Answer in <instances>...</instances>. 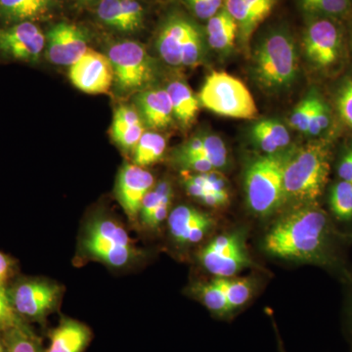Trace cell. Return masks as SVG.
<instances>
[{"mask_svg":"<svg viewBox=\"0 0 352 352\" xmlns=\"http://www.w3.org/2000/svg\"><path fill=\"white\" fill-rule=\"evenodd\" d=\"M330 227L328 215L318 206H295L271 226L264 249L282 259L323 261L330 245Z\"/></svg>","mask_w":352,"mask_h":352,"instance_id":"1","label":"cell"},{"mask_svg":"<svg viewBox=\"0 0 352 352\" xmlns=\"http://www.w3.org/2000/svg\"><path fill=\"white\" fill-rule=\"evenodd\" d=\"M330 175V151L321 142L310 143L286 157L284 166L285 203L315 204Z\"/></svg>","mask_w":352,"mask_h":352,"instance_id":"2","label":"cell"},{"mask_svg":"<svg viewBox=\"0 0 352 352\" xmlns=\"http://www.w3.org/2000/svg\"><path fill=\"white\" fill-rule=\"evenodd\" d=\"M300 62L295 41L288 32L273 31L254 48L252 73L265 91L288 89L298 78Z\"/></svg>","mask_w":352,"mask_h":352,"instance_id":"3","label":"cell"},{"mask_svg":"<svg viewBox=\"0 0 352 352\" xmlns=\"http://www.w3.org/2000/svg\"><path fill=\"white\" fill-rule=\"evenodd\" d=\"M286 155L256 157L245 173L248 207L259 217L274 214L285 204L284 166Z\"/></svg>","mask_w":352,"mask_h":352,"instance_id":"4","label":"cell"},{"mask_svg":"<svg viewBox=\"0 0 352 352\" xmlns=\"http://www.w3.org/2000/svg\"><path fill=\"white\" fill-rule=\"evenodd\" d=\"M82 245L90 258L113 268L126 267L138 256V250L126 229L107 215H97L88 222Z\"/></svg>","mask_w":352,"mask_h":352,"instance_id":"5","label":"cell"},{"mask_svg":"<svg viewBox=\"0 0 352 352\" xmlns=\"http://www.w3.org/2000/svg\"><path fill=\"white\" fill-rule=\"evenodd\" d=\"M201 105L221 117L252 120L258 107L249 88L235 76L212 72L207 76L199 94Z\"/></svg>","mask_w":352,"mask_h":352,"instance_id":"6","label":"cell"},{"mask_svg":"<svg viewBox=\"0 0 352 352\" xmlns=\"http://www.w3.org/2000/svg\"><path fill=\"white\" fill-rule=\"evenodd\" d=\"M160 57L173 67L199 66L206 56L203 34L191 21L173 16L160 30L156 43Z\"/></svg>","mask_w":352,"mask_h":352,"instance_id":"7","label":"cell"},{"mask_svg":"<svg viewBox=\"0 0 352 352\" xmlns=\"http://www.w3.org/2000/svg\"><path fill=\"white\" fill-rule=\"evenodd\" d=\"M108 57L112 64L113 83L122 94L144 89L154 80L152 58L140 43L122 41L113 44Z\"/></svg>","mask_w":352,"mask_h":352,"instance_id":"8","label":"cell"},{"mask_svg":"<svg viewBox=\"0 0 352 352\" xmlns=\"http://www.w3.org/2000/svg\"><path fill=\"white\" fill-rule=\"evenodd\" d=\"M203 267L215 277H235L236 274L252 265L244 240L238 233L217 236L199 252Z\"/></svg>","mask_w":352,"mask_h":352,"instance_id":"9","label":"cell"},{"mask_svg":"<svg viewBox=\"0 0 352 352\" xmlns=\"http://www.w3.org/2000/svg\"><path fill=\"white\" fill-rule=\"evenodd\" d=\"M302 48L308 62L314 68H333L339 63L342 54V32L329 18L315 19L305 30Z\"/></svg>","mask_w":352,"mask_h":352,"instance_id":"10","label":"cell"},{"mask_svg":"<svg viewBox=\"0 0 352 352\" xmlns=\"http://www.w3.org/2000/svg\"><path fill=\"white\" fill-rule=\"evenodd\" d=\"M9 293L21 317L41 320L57 307L62 289L47 280L27 279L14 285Z\"/></svg>","mask_w":352,"mask_h":352,"instance_id":"11","label":"cell"},{"mask_svg":"<svg viewBox=\"0 0 352 352\" xmlns=\"http://www.w3.org/2000/svg\"><path fill=\"white\" fill-rule=\"evenodd\" d=\"M69 78L74 87L87 94H106L113 83L112 64L106 55L89 50L69 66Z\"/></svg>","mask_w":352,"mask_h":352,"instance_id":"12","label":"cell"},{"mask_svg":"<svg viewBox=\"0 0 352 352\" xmlns=\"http://www.w3.org/2000/svg\"><path fill=\"white\" fill-rule=\"evenodd\" d=\"M45 43L43 32L32 22L0 28V53L11 59L28 63L36 62Z\"/></svg>","mask_w":352,"mask_h":352,"instance_id":"13","label":"cell"},{"mask_svg":"<svg viewBox=\"0 0 352 352\" xmlns=\"http://www.w3.org/2000/svg\"><path fill=\"white\" fill-rule=\"evenodd\" d=\"M154 186V176L145 168L126 164L120 168L116 183V197L129 220L135 221L138 219L143 200Z\"/></svg>","mask_w":352,"mask_h":352,"instance_id":"14","label":"cell"},{"mask_svg":"<svg viewBox=\"0 0 352 352\" xmlns=\"http://www.w3.org/2000/svg\"><path fill=\"white\" fill-rule=\"evenodd\" d=\"M88 50L87 38L76 25L60 23L46 38V55L52 64L72 66Z\"/></svg>","mask_w":352,"mask_h":352,"instance_id":"15","label":"cell"},{"mask_svg":"<svg viewBox=\"0 0 352 352\" xmlns=\"http://www.w3.org/2000/svg\"><path fill=\"white\" fill-rule=\"evenodd\" d=\"M171 238L178 245H192L201 242L214 227L210 215L190 206H178L168 217Z\"/></svg>","mask_w":352,"mask_h":352,"instance_id":"16","label":"cell"},{"mask_svg":"<svg viewBox=\"0 0 352 352\" xmlns=\"http://www.w3.org/2000/svg\"><path fill=\"white\" fill-rule=\"evenodd\" d=\"M182 179L188 195L203 205L214 208L228 205L230 194L226 179L217 170L206 173L184 170Z\"/></svg>","mask_w":352,"mask_h":352,"instance_id":"17","label":"cell"},{"mask_svg":"<svg viewBox=\"0 0 352 352\" xmlns=\"http://www.w3.org/2000/svg\"><path fill=\"white\" fill-rule=\"evenodd\" d=\"M277 0H226V9L239 28L242 43H249L258 25L272 11Z\"/></svg>","mask_w":352,"mask_h":352,"instance_id":"18","label":"cell"},{"mask_svg":"<svg viewBox=\"0 0 352 352\" xmlns=\"http://www.w3.org/2000/svg\"><path fill=\"white\" fill-rule=\"evenodd\" d=\"M135 102L143 122L150 129H164L173 124V106L166 89H146L136 96Z\"/></svg>","mask_w":352,"mask_h":352,"instance_id":"19","label":"cell"},{"mask_svg":"<svg viewBox=\"0 0 352 352\" xmlns=\"http://www.w3.org/2000/svg\"><path fill=\"white\" fill-rule=\"evenodd\" d=\"M144 124L138 108L122 105L113 113L111 135L120 148L133 152L145 132Z\"/></svg>","mask_w":352,"mask_h":352,"instance_id":"20","label":"cell"},{"mask_svg":"<svg viewBox=\"0 0 352 352\" xmlns=\"http://www.w3.org/2000/svg\"><path fill=\"white\" fill-rule=\"evenodd\" d=\"M173 196V187L168 182L157 183L146 195L139 217L147 228L156 229L168 220Z\"/></svg>","mask_w":352,"mask_h":352,"instance_id":"21","label":"cell"},{"mask_svg":"<svg viewBox=\"0 0 352 352\" xmlns=\"http://www.w3.org/2000/svg\"><path fill=\"white\" fill-rule=\"evenodd\" d=\"M91 339V333L80 322L65 319L50 333L45 352H82Z\"/></svg>","mask_w":352,"mask_h":352,"instance_id":"22","label":"cell"},{"mask_svg":"<svg viewBox=\"0 0 352 352\" xmlns=\"http://www.w3.org/2000/svg\"><path fill=\"white\" fill-rule=\"evenodd\" d=\"M252 141L265 155L279 154L291 143L287 127L277 120H261L252 127Z\"/></svg>","mask_w":352,"mask_h":352,"instance_id":"23","label":"cell"},{"mask_svg":"<svg viewBox=\"0 0 352 352\" xmlns=\"http://www.w3.org/2000/svg\"><path fill=\"white\" fill-rule=\"evenodd\" d=\"M173 106V118L182 126L189 127L195 122L200 111V100L191 87L182 80H173L166 87Z\"/></svg>","mask_w":352,"mask_h":352,"instance_id":"24","label":"cell"},{"mask_svg":"<svg viewBox=\"0 0 352 352\" xmlns=\"http://www.w3.org/2000/svg\"><path fill=\"white\" fill-rule=\"evenodd\" d=\"M53 0H0V17L9 23L32 22L50 13Z\"/></svg>","mask_w":352,"mask_h":352,"instance_id":"25","label":"cell"},{"mask_svg":"<svg viewBox=\"0 0 352 352\" xmlns=\"http://www.w3.org/2000/svg\"><path fill=\"white\" fill-rule=\"evenodd\" d=\"M239 28L232 16L226 8L208 20V43L212 50L219 52H227L233 47Z\"/></svg>","mask_w":352,"mask_h":352,"instance_id":"26","label":"cell"},{"mask_svg":"<svg viewBox=\"0 0 352 352\" xmlns=\"http://www.w3.org/2000/svg\"><path fill=\"white\" fill-rule=\"evenodd\" d=\"M166 149V139L157 132L145 131L133 150V164L146 166L161 161Z\"/></svg>","mask_w":352,"mask_h":352,"instance_id":"27","label":"cell"},{"mask_svg":"<svg viewBox=\"0 0 352 352\" xmlns=\"http://www.w3.org/2000/svg\"><path fill=\"white\" fill-rule=\"evenodd\" d=\"M215 278L223 289L231 311L243 307L252 298L254 287L251 280L237 277Z\"/></svg>","mask_w":352,"mask_h":352,"instance_id":"28","label":"cell"},{"mask_svg":"<svg viewBox=\"0 0 352 352\" xmlns=\"http://www.w3.org/2000/svg\"><path fill=\"white\" fill-rule=\"evenodd\" d=\"M193 291L197 298L214 314L222 315L231 311L223 289L217 278L208 283L196 285Z\"/></svg>","mask_w":352,"mask_h":352,"instance_id":"29","label":"cell"},{"mask_svg":"<svg viewBox=\"0 0 352 352\" xmlns=\"http://www.w3.org/2000/svg\"><path fill=\"white\" fill-rule=\"evenodd\" d=\"M4 333L6 352H41L38 339L25 324Z\"/></svg>","mask_w":352,"mask_h":352,"instance_id":"30","label":"cell"},{"mask_svg":"<svg viewBox=\"0 0 352 352\" xmlns=\"http://www.w3.org/2000/svg\"><path fill=\"white\" fill-rule=\"evenodd\" d=\"M330 207L338 219H352V183L342 180L333 185L330 194Z\"/></svg>","mask_w":352,"mask_h":352,"instance_id":"31","label":"cell"},{"mask_svg":"<svg viewBox=\"0 0 352 352\" xmlns=\"http://www.w3.org/2000/svg\"><path fill=\"white\" fill-rule=\"evenodd\" d=\"M303 10L326 18L342 17L349 12L351 0H298Z\"/></svg>","mask_w":352,"mask_h":352,"instance_id":"32","label":"cell"},{"mask_svg":"<svg viewBox=\"0 0 352 352\" xmlns=\"http://www.w3.org/2000/svg\"><path fill=\"white\" fill-rule=\"evenodd\" d=\"M201 150L199 154L212 163L215 170L226 168L228 164V153L223 140L214 134L201 135Z\"/></svg>","mask_w":352,"mask_h":352,"instance_id":"33","label":"cell"},{"mask_svg":"<svg viewBox=\"0 0 352 352\" xmlns=\"http://www.w3.org/2000/svg\"><path fill=\"white\" fill-rule=\"evenodd\" d=\"M319 101H320V98L316 94H309L300 101L294 109L293 113L289 117L291 126L296 131L307 134L310 120L314 116Z\"/></svg>","mask_w":352,"mask_h":352,"instance_id":"34","label":"cell"},{"mask_svg":"<svg viewBox=\"0 0 352 352\" xmlns=\"http://www.w3.org/2000/svg\"><path fill=\"white\" fill-rule=\"evenodd\" d=\"M23 324L22 317L13 307L9 289L6 285H0V332L6 333Z\"/></svg>","mask_w":352,"mask_h":352,"instance_id":"35","label":"cell"},{"mask_svg":"<svg viewBox=\"0 0 352 352\" xmlns=\"http://www.w3.org/2000/svg\"><path fill=\"white\" fill-rule=\"evenodd\" d=\"M97 15L106 25L120 32H127L120 0H101L97 8Z\"/></svg>","mask_w":352,"mask_h":352,"instance_id":"36","label":"cell"},{"mask_svg":"<svg viewBox=\"0 0 352 352\" xmlns=\"http://www.w3.org/2000/svg\"><path fill=\"white\" fill-rule=\"evenodd\" d=\"M120 6L126 21L127 32L138 30L144 19V10L142 6L138 0H120Z\"/></svg>","mask_w":352,"mask_h":352,"instance_id":"37","label":"cell"},{"mask_svg":"<svg viewBox=\"0 0 352 352\" xmlns=\"http://www.w3.org/2000/svg\"><path fill=\"white\" fill-rule=\"evenodd\" d=\"M337 108L344 124L352 129V78L340 87L337 96Z\"/></svg>","mask_w":352,"mask_h":352,"instance_id":"38","label":"cell"},{"mask_svg":"<svg viewBox=\"0 0 352 352\" xmlns=\"http://www.w3.org/2000/svg\"><path fill=\"white\" fill-rule=\"evenodd\" d=\"M178 164L190 173H206L215 170L212 163L200 154H176Z\"/></svg>","mask_w":352,"mask_h":352,"instance_id":"39","label":"cell"},{"mask_svg":"<svg viewBox=\"0 0 352 352\" xmlns=\"http://www.w3.org/2000/svg\"><path fill=\"white\" fill-rule=\"evenodd\" d=\"M331 116L327 105L321 100L318 102L314 116L308 126L307 135L318 136L330 126Z\"/></svg>","mask_w":352,"mask_h":352,"instance_id":"40","label":"cell"},{"mask_svg":"<svg viewBox=\"0 0 352 352\" xmlns=\"http://www.w3.org/2000/svg\"><path fill=\"white\" fill-rule=\"evenodd\" d=\"M197 17L208 20L219 12L223 0H187Z\"/></svg>","mask_w":352,"mask_h":352,"instance_id":"41","label":"cell"},{"mask_svg":"<svg viewBox=\"0 0 352 352\" xmlns=\"http://www.w3.org/2000/svg\"><path fill=\"white\" fill-rule=\"evenodd\" d=\"M340 179L352 183V148L342 156L338 168Z\"/></svg>","mask_w":352,"mask_h":352,"instance_id":"42","label":"cell"},{"mask_svg":"<svg viewBox=\"0 0 352 352\" xmlns=\"http://www.w3.org/2000/svg\"><path fill=\"white\" fill-rule=\"evenodd\" d=\"M13 273V263L10 258L0 252V285H6Z\"/></svg>","mask_w":352,"mask_h":352,"instance_id":"43","label":"cell"},{"mask_svg":"<svg viewBox=\"0 0 352 352\" xmlns=\"http://www.w3.org/2000/svg\"><path fill=\"white\" fill-rule=\"evenodd\" d=\"M4 342L3 340L0 338V352H6V347H4Z\"/></svg>","mask_w":352,"mask_h":352,"instance_id":"44","label":"cell"},{"mask_svg":"<svg viewBox=\"0 0 352 352\" xmlns=\"http://www.w3.org/2000/svg\"><path fill=\"white\" fill-rule=\"evenodd\" d=\"M284 352V351H283Z\"/></svg>","mask_w":352,"mask_h":352,"instance_id":"45","label":"cell"}]
</instances>
